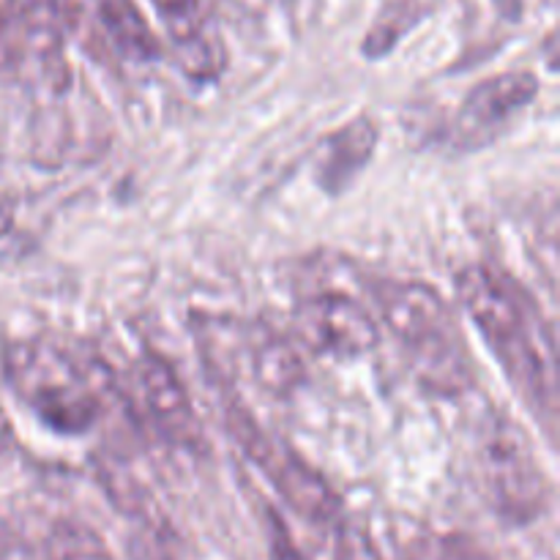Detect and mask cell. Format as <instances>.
<instances>
[{
  "label": "cell",
  "instance_id": "16",
  "mask_svg": "<svg viewBox=\"0 0 560 560\" xmlns=\"http://www.w3.org/2000/svg\"><path fill=\"white\" fill-rule=\"evenodd\" d=\"M441 560H495L490 552L481 550L479 545H474L470 539H463V536H452V539L443 541Z\"/></svg>",
  "mask_w": 560,
  "mask_h": 560
},
{
  "label": "cell",
  "instance_id": "9",
  "mask_svg": "<svg viewBox=\"0 0 560 560\" xmlns=\"http://www.w3.org/2000/svg\"><path fill=\"white\" fill-rule=\"evenodd\" d=\"M167 36L170 55L186 77L211 82L228 66L213 0H151Z\"/></svg>",
  "mask_w": 560,
  "mask_h": 560
},
{
  "label": "cell",
  "instance_id": "4",
  "mask_svg": "<svg viewBox=\"0 0 560 560\" xmlns=\"http://www.w3.org/2000/svg\"><path fill=\"white\" fill-rule=\"evenodd\" d=\"M476 470L492 509L509 523H534L550 503V481L530 438L506 413H492L479 430Z\"/></svg>",
  "mask_w": 560,
  "mask_h": 560
},
{
  "label": "cell",
  "instance_id": "7",
  "mask_svg": "<svg viewBox=\"0 0 560 560\" xmlns=\"http://www.w3.org/2000/svg\"><path fill=\"white\" fill-rule=\"evenodd\" d=\"M131 392L148 424L178 448L202 446V424L175 366L153 350L131 364Z\"/></svg>",
  "mask_w": 560,
  "mask_h": 560
},
{
  "label": "cell",
  "instance_id": "14",
  "mask_svg": "<svg viewBox=\"0 0 560 560\" xmlns=\"http://www.w3.org/2000/svg\"><path fill=\"white\" fill-rule=\"evenodd\" d=\"M175 534L162 514L140 520V528L129 539L131 560H175Z\"/></svg>",
  "mask_w": 560,
  "mask_h": 560
},
{
  "label": "cell",
  "instance_id": "1",
  "mask_svg": "<svg viewBox=\"0 0 560 560\" xmlns=\"http://www.w3.org/2000/svg\"><path fill=\"white\" fill-rule=\"evenodd\" d=\"M457 299L501 361L514 392L556 438L558 359L556 337L534 295L492 262H470L457 273Z\"/></svg>",
  "mask_w": 560,
  "mask_h": 560
},
{
  "label": "cell",
  "instance_id": "17",
  "mask_svg": "<svg viewBox=\"0 0 560 560\" xmlns=\"http://www.w3.org/2000/svg\"><path fill=\"white\" fill-rule=\"evenodd\" d=\"M219 3H224L235 14L249 16V20H255V16H260L268 9V0H219Z\"/></svg>",
  "mask_w": 560,
  "mask_h": 560
},
{
  "label": "cell",
  "instance_id": "11",
  "mask_svg": "<svg viewBox=\"0 0 560 560\" xmlns=\"http://www.w3.org/2000/svg\"><path fill=\"white\" fill-rule=\"evenodd\" d=\"M381 129L370 115H355L353 120L323 137L315 153V180L326 195H342L353 186L375 156Z\"/></svg>",
  "mask_w": 560,
  "mask_h": 560
},
{
  "label": "cell",
  "instance_id": "15",
  "mask_svg": "<svg viewBox=\"0 0 560 560\" xmlns=\"http://www.w3.org/2000/svg\"><path fill=\"white\" fill-rule=\"evenodd\" d=\"M337 560H381V552H377V547L372 545V539L364 530L348 525L339 534Z\"/></svg>",
  "mask_w": 560,
  "mask_h": 560
},
{
  "label": "cell",
  "instance_id": "6",
  "mask_svg": "<svg viewBox=\"0 0 560 560\" xmlns=\"http://www.w3.org/2000/svg\"><path fill=\"white\" fill-rule=\"evenodd\" d=\"M293 328L306 350L328 359H361L381 339L377 317L353 295L320 290L295 304Z\"/></svg>",
  "mask_w": 560,
  "mask_h": 560
},
{
  "label": "cell",
  "instance_id": "3",
  "mask_svg": "<svg viewBox=\"0 0 560 560\" xmlns=\"http://www.w3.org/2000/svg\"><path fill=\"white\" fill-rule=\"evenodd\" d=\"M0 370L16 399L58 435H85L102 419V394L91 372L58 339H5Z\"/></svg>",
  "mask_w": 560,
  "mask_h": 560
},
{
  "label": "cell",
  "instance_id": "2",
  "mask_svg": "<svg viewBox=\"0 0 560 560\" xmlns=\"http://www.w3.org/2000/svg\"><path fill=\"white\" fill-rule=\"evenodd\" d=\"M372 299L427 392L438 397H463L476 386V364L463 326L432 284L416 279H381L372 284Z\"/></svg>",
  "mask_w": 560,
  "mask_h": 560
},
{
  "label": "cell",
  "instance_id": "8",
  "mask_svg": "<svg viewBox=\"0 0 560 560\" xmlns=\"http://www.w3.org/2000/svg\"><path fill=\"white\" fill-rule=\"evenodd\" d=\"M539 93L534 71H501L487 77L468 91L454 115V145L465 151L485 148L503 129L514 124L520 113Z\"/></svg>",
  "mask_w": 560,
  "mask_h": 560
},
{
  "label": "cell",
  "instance_id": "12",
  "mask_svg": "<svg viewBox=\"0 0 560 560\" xmlns=\"http://www.w3.org/2000/svg\"><path fill=\"white\" fill-rule=\"evenodd\" d=\"M115 52L131 63H151L162 55V42L137 0H88Z\"/></svg>",
  "mask_w": 560,
  "mask_h": 560
},
{
  "label": "cell",
  "instance_id": "5",
  "mask_svg": "<svg viewBox=\"0 0 560 560\" xmlns=\"http://www.w3.org/2000/svg\"><path fill=\"white\" fill-rule=\"evenodd\" d=\"M224 421L228 432L241 452L255 463V468L277 487L282 501L295 514L315 525H328L342 512V501L334 492V487L323 479L320 470L312 468L290 443L271 435L246 405L238 399H230L224 405Z\"/></svg>",
  "mask_w": 560,
  "mask_h": 560
},
{
  "label": "cell",
  "instance_id": "10",
  "mask_svg": "<svg viewBox=\"0 0 560 560\" xmlns=\"http://www.w3.org/2000/svg\"><path fill=\"white\" fill-rule=\"evenodd\" d=\"M222 331L230 345H235V350H230L233 361L244 359V370L262 392L288 394L299 386L304 364L288 337L262 326L238 328L235 323H222Z\"/></svg>",
  "mask_w": 560,
  "mask_h": 560
},
{
  "label": "cell",
  "instance_id": "18",
  "mask_svg": "<svg viewBox=\"0 0 560 560\" xmlns=\"http://www.w3.org/2000/svg\"><path fill=\"white\" fill-rule=\"evenodd\" d=\"M495 3V9L501 11L503 20H520L523 16V0H492Z\"/></svg>",
  "mask_w": 560,
  "mask_h": 560
},
{
  "label": "cell",
  "instance_id": "13",
  "mask_svg": "<svg viewBox=\"0 0 560 560\" xmlns=\"http://www.w3.org/2000/svg\"><path fill=\"white\" fill-rule=\"evenodd\" d=\"M47 560H115L107 541L85 523L58 520L44 539Z\"/></svg>",
  "mask_w": 560,
  "mask_h": 560
},
{
  "label": "cell",
  "instance_id": "19",
  "mask_svg": "<svg viewBox=\"0 0 560 560\" xmlns=\"http://www.w3.org/2000/svg\"><path fill=\"white\" fill-rule=\"evenodd\" d=\"M11 222H14V206L9 197H0V235L11 228Z\"/></svg>",
  "mask_w": 560,
  "mask_h": 560
},
{
  "label": "cell",
  "instance_id": "20",
  "mask_svg": "<svg viewBox=\"0 0 560 560\" xmlns=\"http://www.w3.org/2000/svg\"><path fill=\"white\" fill-rule=\"evenodd\" d=\"M9 438H11V424H9V416H5L3 405H0V452L9 446Z\"/></svg>",
  "mask_w": 560,
  "mask_h": 560
}]
</instances>
